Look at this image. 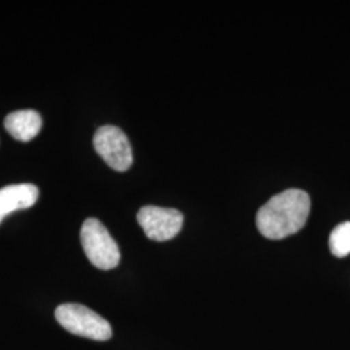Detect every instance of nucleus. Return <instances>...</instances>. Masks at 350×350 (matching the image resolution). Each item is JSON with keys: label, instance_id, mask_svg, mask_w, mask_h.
Listing matches in <instances>:
<instances>
[{"label": "nucleus", "instance_id": "obj_4", "mask_svg": "<svg viewBox=\"0 0 350 350\" xmlns=\"http://www.w3.org/2000/svg\"><path fill=\"white\" fill-rule=\"evenodd\" d=\"M94 147L101 159L116 172H126L133 165V150L125 133L116 126H103L95 137Z\"/></svg>", "mask_w": 350, "mask_h": 350}, {"label": "nucleus", "instance_id": "obj_6", "mask_svg": "<svg viewBox=\"0 0 350 350\" xmlns=\"http://www.w3.org/2000/svg\"><path fill=\"white\" fill-rule=\"evenodd\" d=\"M39 198L37 186L30 183L0 188V224L11 213L31 208Z\"/></svg>", "mask_w": 350, "mask_h": 350}, {"label": "nucleus", "instance_id": "obj_8", "mask_svg": "<svg viewBox=\"0 0 350 350\" xmlns=\"http://www.w3.org/2000/svg\"><path fill=\"white\" fill-rule=\"evenodd\" d=\"M329 250L336 257L350 254V222L340 224L329 235Z\"/></svg>", "mask_w": 350, "mask_h": 350}, {"label": "nucleus", "instance_id": "obj_3", "mask_svg": "<svg viewBox=\"0 0 350 350\" xmlns=\"http://www.w3.org/2000/svg\"><path fill=\"white\" fill-rule=\"evenodd\" d=\"M81 243L88 261L100 270H112L120 263V250L107 227L96 218H88L81 228Z\"/></svg>", "mask_w": 350, "mask_h": 350}, {"label": "nucleus", "instance_id": "obj_7", "mask_svg": "<svg viewBox=\"0 0 350 350\" xmlns=\"http://www.w3.org/2000/svg\"><path fill=\"white\" fill-rule=\"evenodd\" d=\"M4 126L16 140L29 142L39 134L42 129V117L33 109L17 111L5 117Z\"/></svg>", "mask_w": 350, "mask_h": 350}, {"label": "nucleus", "instance_id": "obj_2", "mask_svg": "<svg viewBox=\"0 0 350 350\" xmlns=\"http://www.w3.org/2000/svg\"><path fill=\"white\" fill-rule=\"evenodd\" d=\"M55 317L64 329L75 336L95 341H107L112 338L111 323L85 305L63 304L56 308Z\"/></svg>", "mask_w": 350, "mask_h": 350}, {"label": "nucleus", "instance_id": "obj_1", "mask_svg": "<svg viewBox=\"0 0 350 350\" xmlns=\"http://www.w3.org/2000/svg\"><path fill=\"white\" fill-rule=\"evenodd\" d=\"M309 213V195L292 188L267 201L257 213L256 224L265 238L280 240L299 232L306 224Z\"/></svg>", "mask_w": 350, "mask_h": 350}, {"label": "nucleus", "instance_id": "obj_5", "mask_svg": "<svg viewBox=\"0 0 350 350\" xmlns=\"http://www.w3.org/2000/svg\"><path fill=\"white\" fill-rule=\"evenodd\" d=\"M137 218L146 237L154 241L175 238L183 226V214L172 208L147 205L139 211Z\"/></svg>", "mask_w": 350, "mask_h": 350}]
</instances>
